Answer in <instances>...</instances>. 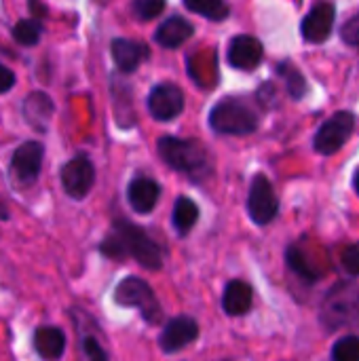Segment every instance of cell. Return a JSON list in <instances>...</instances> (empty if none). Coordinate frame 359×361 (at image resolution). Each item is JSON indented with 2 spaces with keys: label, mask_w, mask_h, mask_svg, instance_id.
Returning a JSON list of instances; mask_svg holds the SVG:
<instances>
[{
  "label": "cell",
  "mask_w": 359,
  "mask_h": 361,
  "mask_svg": "<svg viewBox=\"0 0 359 361\" xmlns=\"http://www.w3.org/2000/svg\"><path fill=\"white\" fill-rule=\"evenodd\" d=\"M99 252L110 260L133 258L150 271H159L163 267V250L146 235L142 226L131 224L125 218H116L112 222V228L104 237Z\"/></svg>",
  "instance_id": "obj_1"
},
{
  "label": "cell",
  "mask_w": 359,
  "mask_h": 361,
  "mask_svg": "<svg viewBox=\"0 0 359 361\" xmlns=\"http://www.w3.org/2000/svg\"><path fill=\"white\" fill-rule=\"evenodd\" d=\"M159 157L174 171L188 176L190 180H203L212 169V159L207 148L199 140H184L174 135H163L157 142Z\"/></svg>",
  "instance_id": "obj_2"
},
{
  "label": "cell",
  "mask_w": 359,
  "mask_h": 361,
  "mask_svg": "<svg viewBox=\"0 0 359 361\" xmlns=\"http://www.w3.org/2000/svg\"><path fill=\"white\" fill-rule=\"evenodd\" d=\"M258 123L256 110L239 97H224L209 112V127L220 135H250Z\"/></svg>",
  "instance_id": "obj_3"
},
{
  "label": "cell",
  "mask_w": 359,
  "mask_h": 361,
  "mask_svg": "<svg viewBox=\"0 0 359 361\" xmlns=\"http://www.w3.org/2000/svg\"><path fill=\"white\" fill-rule=\"evenodd\" d=\"M114 302L125 309H138L148 326H159L163 322V309L157 294L140 277H125L118 281L114 288Z\"/></svg>",
  "instance_id": "obj_4"
},
{
  "label": "cell",
  "mask_w": 359,
  "mask_h": 361,
  "mask_svg": "<svg viewBox=\"0 0 359 361\" xmlns=\"http://www.w3.org/2000/svg\"><path fill=\"white\" fill-rule=\"evenodd\" d=\"M320 317L326 330L359 326V286L349 283L334 288L326 296Z\"/></svg>",
  "instance_id": "obj_5"
},
{
  "label": "cell",
  "mask_w": 359,
  "mask_h": 361,
  "mask_svg": "<svg viewBox=\"0 0 359 361\" xmlns=\"http://www.w3.org/2000/svg\"><path fill=\"white\" fill-rule=\"evenodd\" d=\"M42 157H44V146L36 140L23 142L11 157V165H8V176L15 188L23 190L30 188L38 176H40V167H42Z\"/></svg>",
  "instance_id": "obj_6"
},
{
  "label": "cell",
  "mask_w": 359,
  "mask_h": 361,
  "mask_svg": "<svg viewBox=\"0 0 359 361\" xmlns=\"http://www.w3.org/2000/svg\"><path fill=\"white\" fill-rule=\"evenodd\" d=\"M353 129H355V116L351 112H336L317 129L313 137V148L320 154H334L347 144Z\"/></svg>",
  "instance_id": "obj_7"
},
{
  "label": "cell",
  "mask_w": 359,
  "mask_h": 361,
  "mask_svg": "<svg viewBox=\"0 0 359 361\" xmlns=\"http://www.w3.org/2000/svg\"><path fill=\"white\" fill-rule=\"evenodd\" d=\"M277 212H279V201H277V195L273 190V184L264 173H258L250 186L248 214H250L254 224L267 226L275 220Z\"/></svg>",
  "instance_id": "obj_8"
},
{
  "label": "cell",
  "mask_w": 359,
  "mask_h": 361,
  "mask_svg": "<svg viewBox=\"0 0 359 361\" xmlns=\"http://www.w3.org/2000/svg\"><path fill=\"white\" fill-rule=\"evenodd\" d=\"M93 184H95V167L89 157L78 154L61 167V186L70 199L74 201L85 199L91 192Z\"/></svg>",
  "instance_id": "obj_9"
},
{
  "label": "cell",
  "mask_w": 359,
  "mask_h": 361,
  "mask_svg": "<svg viewBox=\"0 0 359 361\" xmlns=\"http://www.w3.org/2000/svg\"><path fill=\"white\" fill-rule=\"evenodd\" d=\"M184 110V93L174 82L157 85L148 95V112L157 121H174Z\"/></svg>",
  "instance_id": "obj_10"
},
{
  "label": "cell",
  "mask_w": 359,
  "mask_h": 361,
  "mask_svg": "<svg viewBox=\"0 0 359 361\" xmlns=\"http://www.w3.org/2000/svg\"><path fill=\"white\" fill-rule=\"evenodd\" d=\"M334 19H336V8L330 2H320L315 4L303 19L300 32L303 38L307 42H326L332 34L334 27Z\"/></svg>",
  "instance_id": "obj_11"
},
{
  "label": "cell",
  "mask_w": 359,
  "mask_h": 361,
  "mask_svg": "<svg viewBox=\"0 0 359 361\" xmlns=\"http://www.w3.org/2000/svg\"><path fill=\"white\" fill-rule=\"evenodd\" d=\"M199 336V326L193 317H186V315H180V317H174L165 324L163 332H161V338H159V345L165 353H176V351H182L184 347L193 345Z\"/></svg>",
  "instance_id": "obj_12"
},
{
  "label": "cell",
  "mask_w": 359,
  "mask_h": 361,
  "mask_svg": "<svg viewBox=\"0 0 359 361\" xmlns=\"http://www.w3.org/2000/svg\"><path fill=\"white\" fill-rule=\"evenodd\" d=\"M264 57V49H262V42L250 34H239L231 40L229 44V53H226V59L233 68L237 70H243V72H250L254 68L260 66Z\"/></svg>",
  "instance_id": "obj_13"
},
{
  "label": "cell",
  "mask_w": 359,
  "mask_h": 361,
  "mask_svg": "<svg viewBox=\"0 0 359 361\" xmlns=\"http://www.w3.org/2000/svg\"><path fill=\"white\" fill-rule=\"evenodd\" d=\"M161 199V186L152 178L138 176L129 182L127 201L135 214H150Z\"/></svg>",
  "instance_id": "obj_14"
},
{
  "label": "cell",
  "mask_w": 359,
  "mask_h": 361,
  "mask_svg": "<svg viewBox=\"0 0 359 361\" xmlns=\"http://www.w3.org/2000/svg\"><path fill=\"white\" fill-rule=\"evenodd\" d=\"M112 59L118 72L131 74L140 68L144 59H148V47L144 42L131 40V38H114L112 40Z\"/></svg>",
  "instance_id": "obj_15"
},
{
  "label": "cell",
  "mask_w": 359,
  "mask_h": 361,
  "mask_svg": "<svg viewBox=\"0 0 359 361\" xmlns=\"http://www.w3.org/2000/svg\"><path fill=\"white\" fill-rule=\"evenodd\" d=\"M21 112H23V118L25 123L44 133L49 129V123H51V116L55 112V104L53 99L44 93V91H32L25 99H23V106H21Z\"/></svg>",
  "instance_id": "obj_16"
},
{
  "label": "cell",
  "mask_w": 359,
  "mask_h": 361,
  "mask_svg": "<svg viewBox=\"0 0 359 361\" xmlns=\"http://www.w3.org/2000/svg\"><path fill=\"white\" fill-rule=\"evenodd\" d=\"M193 32H195V27L188 19H184L180 15H171L157 27L154 40L163 49H178L193 36Z\"/></svg>",
  "instance_id": "obj_17"
},
{
  "label": "cell",
  "mask_w": 359,
  "mask_h": 361,
  "mask_svg": "<svg viewBox=\"0 0 359 361\" xmlns=\"http://www.w3.org/2000/svg\"><path fill=\"white\" fill-rule=\"evenodd\" d=\"M252 302H254V292L250 283L241 279L229 281V286L224 288V296H222V309L226 315L241 317L252 309Z\"/></svg>",
  "instance_id": "obj_18"
},
{
  "label": "cell",
  "mask_w": 359,
  "mask_h": 361,
  "mask_svg": "<svg viewBox=\"0 0 359 361\" xmlns=\"http://www.w3.org/2000/svg\"><path fill=\"white\" fill-rule=\"evenodd\" d=\"M34 349L42 360H59L66 351V334L55 326H42L34 332Z\"/></svg>",
  "instance_id": "obj_19"
},
{
  "label": "cell",
  "mask_w": 359,
  "mask_h": 361,
  "mask_svg": "<svg viewBox=\"0 0 359 361\" xmlns=\"http://www.w3.org/2000/svg\"><path fill=\"white\" fill-rule=\"evenodd\" d=\"M199 220V207L193 199L188 197H180L174 205V214H171V222H174V228L178 231V235H188L195 224Z\"/></svg>",
  "instance_id": "obj_20"
},
{
  "label": "cell",
  "mask_w": 359,
  "mask_h": 361,
  "mask_svg": "<svg viewBox=\"0 0 359 361\" xmlns=\"http://www.w3.org/2000/svg\"><path fill=\"white\" fill-rule=\"evenodd\" d=\"M277 74L284 78L288 93H290L294 99H303V97L307 95V78L303 76V72H300L296 66H292L290 61H281V63L277 66Z\"/></svg>",
  "instance_id": "obj_21"
},
{
  "label": "cell",
  "mask_w": 359,
  "mask_h": 361,
  "mask_svg": "<svg viewBox=\"0 0 359 361\" xmlns=\"http://www.w3.org/2000/svg\"><path fill=\"white\" fill-rule=\"evenodd\" d=\"M184 6L212 21H224L231 15V6L222 0H186Z\"/></svg>",
  "instance_id": "obj_22"
},
{
  "label": "cell",
  "mask_w": 359,
  "mask_h": 361,
  "mask_svg": "<svg viewBox=\"0 0 359 361\" xmlns=\"http://www.w3.org/2000/svg\"><path fill=\"white\" fill-rule=\"evenodd\" d=\"M40 34H42V25L38 19H21L13 25V38L23 47L38 44Z\"/></svg>",
  "instance_id": "obj_23"
},
{
  "label": "cell",
  "mask_w": 359,
  "mask_h": 361,
  "mask_svg": "<svg viewBox=\"0 0 359 361\" xmlns=\"http://www.w3.org/2000/svg\"><path fill=\"white\" fill-rule=\"evenodd\" d=\"M288 264H290V269L296 273V275H300L303 279H307V281H315V279H320V273L309 264V260H307V256H305V252L298 247V245H292L290 250H288Z\"/></svg>",
  "instance_id": "obj_24"
},
{
  "label": "cell",
  "mask_w": 359,
  "mask_h": 361,
  "mask_svg": "<svg viewBox=\"0 0 359 361\" xmlns=\"http://www.w3.org/2000/svg\"><path fill=\"white\" fill-rule=\"evenodd\" d=\"M332 361H359V336H345L332 347Z\"/></svg>",
  "instance_id": "obj_25"
},
{
  "label": "cell",
  "mask_w": 359,
  "mask_h": 361,
  "mask_svg": "<svg viewBox=\"0 0 359 361\" xmlns=\"http://www.w3.org/2000/svg\"><path fill=\"white\" fill-rule=\"evenodd\" d=\"M163 11H165L163 0H135L133 2V13L142 21H150V19L159 17Z\"/></svg>",
  "instance_id": "obj_26"
},
{
  "label": "cell",
  "mask_w": 359,
  "mask_h": 361,
  "mask_svg": "<svg viewBox=\"0 0 359 361\" xmlns=\"http://www.w3.org/2000/svg\"><path fill=\"white\" fill-rule=\"evenodd\" d=\"M341 38L351 44V47H359V13H355L351 19H347L341 27Z\"/></svg>",
  "instance_id": "obj_27"
},
{
  "label": "cell",
  "mask_w": 359,
  "mask_h": 361,
  "mask_svg": "<svg viewBox=\"0 0 359 361\" xmlns=\"http://www.w3.org/2000/svg\"><path fill=\"white\" fill-rule=\"evenodd\" d=\"M341 262H343V269L349 273V275H359V243L349 245L343 256H341Z\"/></svg>",
  "instance_id": "obj_28"
},
{
  "label": "cell",
  "mask_w": 359,
  "mask_h": 361,
  "mask_svg": "<svg viewBox=\"0 0 359 361\" xmlns=\"http://www.w3.org/2000/svg\"><path fill=\"white\" fill-rule=\"evenodd\" d=\"M83 349H85L89 361H108V355H106V351L102 349V345H99L95 338H91V336L83 338Z\"/></svg>",
  "instance_id": "obj_29"
},
{
  "label": "cell",
  "mask_w": 359,
  "mask_h": 361,
  "mask_svg": "<svg viewBox=\"0 0 359 361\" xmlns=\"http://www.w3.org/2000/svg\"><path fill=\"white\" fill-rule=\"evenodd\" d=\"M13 87H15V72L6 68L4 63H0V95L8 93Z\"/></svg>",
  "instance_id": "obj_30"
},
{
  "label": "cell",
  "mask_w": 359,
  "mask_h": 361,
  "mask_svg": "<svg viewBox=\"0 0 359 361\" xmlns=\"http://www.w3.org/2000/svg\"><path fill=\"white\" fill-rule=\"evenodd\" d=\"M8 216H11V214H8V205H6V201L0 197V220L4 222V220H8Z\"/></svg>",
  "instance_id": "obj_31"
},
{
  "label": "cell",
  "mask_w": 359,
  "mask_h": 361,
  "mask_svg": "<svg viewBox=\"0 0 359 361\" xmlns=\"http://www.w3.org/2000/svg\"><path fill=\"white\" fill-rule=\"evenodd\" d=\"M353 186H355V190H358L359 195V169L355 171V176H353Z\"/></svg>",
  "instance_id": "obj_32"
}]
</instances>
